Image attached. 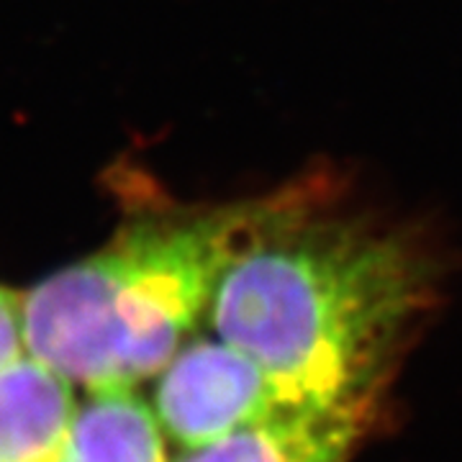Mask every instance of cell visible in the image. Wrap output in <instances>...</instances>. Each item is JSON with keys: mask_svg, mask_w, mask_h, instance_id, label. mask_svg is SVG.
Returning <instances> with one entry per match:
<instances>
[{"mask_svg": "<svg viewBox=\"0 0 462 462\" xmlns=\"http://www.w3.org/2000/svg\"><path fill=\"white\" fill-rule=\"evenodd\" d=\"M434 264L393 226L339 214L309 178L224 270L216 337L309 403H373L401 342L434 298Z\"/></svg>", "mask_w": 462, "mask_h": 462, "instance_id": "1", "label": "cell"}, {"mask_svg": "<svg viewBox=\"0 0 462 462\" xmlns=\"http://www.w3.org/2000/svg\"><path fill=\"white\" fill-rule=\"evenodd\" d=\"M291 185L214 208H147L23 293V346L88 393L157 378L208 314L239 249L278 214Z\"/></svg>", "mask_w": 462, "mask_h": 462, "instance_id": "2", "label": "cell"}, {"mask_svg": "<svg viewBox=\"0 0 462 462\" xmlns=\"http://www.w3.org/2000/svg\"><path fill=\"white\" fill-rule=\"evenodd\" d=\"M296 406L309 401L224 339L182 346L157 375L152 396L160 430L180 452L214 445Z\"/></svg>", "mask_w": 462, "mask_h": 462, "instance_id": "3", "label": "cell"}, {"mask_svg": "<svg viewBox=\"0 0 462 462\" xmlns=\"http://www.w3.org/2000/svg\"><path fill=\"white\" fill-rule=\"evenodd\" d=\"M373 403H309L234 431L172 462H346Z\"/></svg>", "mask_w": 462, "mask_h": 462, "instance_id": "4", "label": "cell"}, {"mask_svg": "<svg viewBox=\"0 0 462 462\" xmlns=\"http://www.w3.org/2000/svg\"><path fill=\"white\" fill-rule=\"evenodd\" d=\"M67 380L29 352L0 367V462H69L78 398Z\"/></svg>", "mask_w": 462, "mask_h": 462, "instance_id": "5", "label": "cell"}, {"mask_svg": "<svg viewBox=\"0 0 462 462\" xmlns=\"http://www.w3.org/2000/svg\"><path fill=\"white\" fill-rule=\"evenodd\" d=\"M69 462H172L154 411L134 391L90 393L78 411Z\"/></svg>", "mask_w": 462, "mask_h": 462, "instance_id": "6", "label": "cell"}, {"mask_svg": "<svg viewBox=\"0 0 462 462\" xmlns=\"http://www.w3.org/2000/svg\"><path fill=\"white\" fill-rule=\"evenodd\" d=\"M21 300H23V293L0 285V367L26 352Z\"/></svg>", "mask_w": 462, "mask_h": 462, "instance_id": "7", "label": "cell"}]
</instances>
